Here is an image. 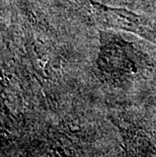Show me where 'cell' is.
Masks as SVG:
<instances>
[{
	"label": "cell",
	"instance_id": "obj_2",
	"mask_svg": "<svg viewBox=\"0 0 156 157\" xmlns=\"http://www.w3.org/2000/svg\"><path fill=\"white\" fill-rule=\"evenodd\" d=\"M99 35L101 47L95 61L99 71L115 77L138 72L143 59L134 46L112 31H101Z\"/></svg>",
	"mask_w": 156,
	"mask_h": 157
},
{
	"label": "cell",
	"instance_id": "obj_1",
	"mask_svg": "<svg viewBox=\"0 0 156 157\" xmlns=\"http://www.w3.org/2000/svg\"><path fill=\"white\" fill-rule=\"evenodd\" d=\"M72 5L95 25L109 31L135 34L156 45V29L146 16L126 8L111 7L96 0H69Z\"/></svg>",
	"mask_w": 156,
	"mask_h": 157
}]
</instances>
